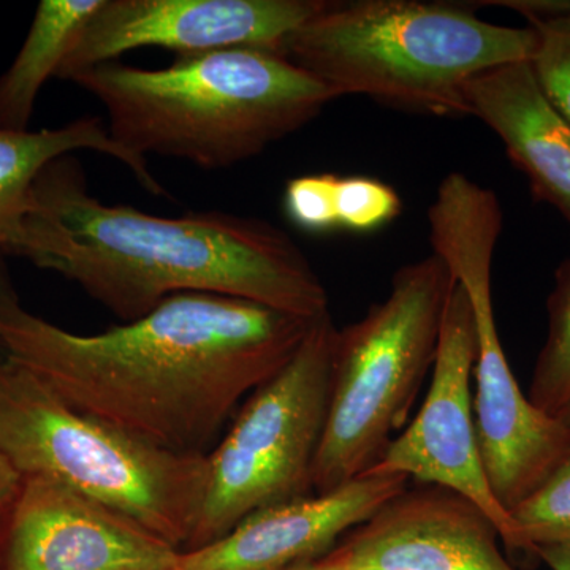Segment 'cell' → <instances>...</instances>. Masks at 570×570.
Instances as JSON below:
<instances>
[{"label": "cell", "mask_w": 570, "mask_h": 570, "mask_svg": "<svg viewBox=\"0 0 570 570\" xmlns=\"http://www.w3.org/2000/svg\"><path fill=\"white\" fill-rule=\"evenodd\" d=\"M67 81L102 104L126 151L205 170L254 159L336 99L283 52L254 48L183 56L164 69L105 62Z\"/></svg>", "instance_id": "3"}, {"label": "cell", "mask_w": 570, "mask_h": 570, "mask_svg": "<svg viewBox=\"0 0 570 570\" xmlns=\"http://www.w3.org/2000/svg\"><path fill=\"white\" fill-rule=\"evenodd\" d=\"M403 212L400 195L389 184L367 176H337V227L352 234L381 230Z\"/></svg>", "instance_id": "20"}, {"label": "cell", "mask_w": 570, "mask_h": 570, "mask_svg": "<svg viewBox=\"0 0 570 570\" xmlns=\"http://www.w3.org/2000/svg\"><path fill=\"white\" fill-rule=\"evenodd\" d=\"M499 540L478 504L422 483L390 498L321 560L333 570H517Z\"/></svg>", "instance_id": "12"}, {"label": "cell", "mask_w": 570, "mask_h": 570, "mask_svg": "<svg viewBox=\"0 0 570 570\" xmlns=\"http://www.w3.org/2000/svg\"><path fill=\"white\" fill-rule=\"evenodd\" d=\"M285 570H333L330 569L328 566L325 564L324 561L318 558L316 561L306 562V564L295 566V568L285 569Z\"/></svg>", "instance_id": "25"}, {"label": "cell", "mask_w": 570, "mask_h": 570, "mask_svg": "<svg viewBox=\"0 0 570 570\" xmlns=\"http://www.w3.org/2000/svg\"><path fill=\"white\" fill-rule=\"evenodd\" d=\"M6 254L66 277L124 324L178 294L234 296L305 318L330 313L324 283L281 228L223 212L163 217L104 204L71 154L33 183Z\"/></svg>", "instance_id": "2"}, {"label": "cell", "mask_w": 570, "mask_h": 570, "mask_svg": "<svg viewBox=\"0 0 570 570\" xmlns=\"http://www.w3.org/2000/svg\"><path fill=\"white\" fill-rule=\"evenodd\" d=\"M77 151L107 154L126 165L138 184L153 195H165L148 160L134 156L112 140L107 124L86 116L41 130L0 129V253H6L28 209L29 195L41 171L56 159Z\"/></svg>", "instance_id": "15"}, {"label": "cell", "mask_w": 570, "mask_h": 570, "mask_svg": "<svg viewBox=\"0 0 570 570\" xmlns=\"http://www.w3.org/2000/svg\"><path fill=\"white\" fill-rule=\"evenodd\" d=\"M557 419L561 420L564 425L570 426V401L564 407H562V411L557 415Z\"/></svg>", "instance_id": "26"}, {"label": "cell", "mask_w": 570, "mask_h": 570, "mask_svg": "<svg viewBox=\"0 0 570 570\" xmlns=\"http://www.w3.org/2000/svg\"><path fill=\"white\" fill-rule=\"evenodd\" d=\"M519 554L538 560L540 547L570 543V455L534 493L509 512Z\"/></svg>", "instance_id": "18"}, {"label": "cell", "mask_w": 570, "mask_h": 570, "mask_svg": "<svg viewBox=\"0 0 570 570\" xmlns=\"http://www.w3.org/2000/svg\"><path fill=\"white\" fill-rule=\"evenodd\" d=\"M433 254L463 285L478 332L474 415L480 455L508 512L530 497L570 455V426L543 414L521 392L499 340L491 266L502 228L497 194L472 183L439 190L428 208Z\"/></svg>", "instance_id": "7"}, {"label": "cell", "mask_w": 570, "mask_h": 570, "mask_svg": "<svg viewBox=\"0 0 570 570\" xmlns=\"http://www.w3.org/2000/svg\"><path fill=\"white\" fill-rule=\"evenodd\" d=\"M337 176L332 174L305 175L288 181L285 187V214L296 227L309 234L337 230Z\"/></svg>", "instance_id": "21"}, {"label": "cell", "mask_w": 570, "mask_h": 570, "mask_svg": "<svg viewBox=\"0 0 570 570\" xmlns=\"http://www.w3.org/2000/svg\"><path fill=\"white\" fill-rule=\"evenodd\" d=\"M538 33L531 69L553 107L570 124V14L530 17Z\"/></svg>", "instance_id": "19"}, {"label": "cell", "mask_w": 570, "mask_h": 570, "mask_svg": "<svg viewBox=\"0 0 570 570\" xmlns=\"http://www.w3.org/2000/svg\"><path fill=\"white\" fill-rule=\"evenodd\" d=\"M0 449L21 478L55 480L118 510L179 551L204 505L208 459L178 455L82 414L0 360Z\"/></svg>", "instance_id": "5"}, {"label": "cell", "mask_w": 570, "mask_h": 570, "mask_svg": "<svg viewBox=\"0 0 570 570\" xmlns=\"http://www.w3.org/2000/svg\"><path fill=\"white\" fill-rule=\"evenodd\" d=\"M337 332L332 314L317 317L292 358L246 397L206 455L204 505L183 551L216 542L258 510L313 497Z\"/></svg>", "instance_id": "8"}, {"label": "cell", "mask_w": 570, "mask_h": 570, "mask_svg": "<svg viewBox=\"0 0 570 570\" xmlns=\"http://www.w3.org/2000/svg\"><path fill=\"white\" fill-rule=\"evenodd\" d=\"M464 97L468 116L501 138L535 200L553 206L570 225V124L547 99L530 61L482 71Z\"/></svg>", "instance_id": "14"}, {"label": "cell", "mask_w": 570, "mask_h": 570, "mask_svg": "<svg viewBox=\"0 0 570 570\" xmlns=\"http://www.w3.org/2000/svg\"><path fill=\"white\" fill-rule=\"evenodd\" d=\"M316 318L213 294H178L137 321L78 335L22 306L0 264V351L69 406L178 453L206 456Z\"/></svg>", "instance_id": "1"}, {"label": "cell", "mask_w": 570, "mask_h": 570, "mask_svg": "<svg viewBox=\"0 0 570 570\" xmlns=\"http://www.w3.org/2000/svg\"><path fill=\"white\" fill-rule=\"evenodd\" d=\"M407 482L370 471L328 493L258 510L216 542L181 551L174 570H285L316 561Z\"/></svg>", "instance_id": "13"}, {"label": "cell", "mask_w": 570, "mask_h": 570, "mask_svg": "<svg viewBox=\"0 0 570 570\" xmlns=\"http://www.w3.org/2000/svg\"><path fill=\"white\" fill-rule=\"evenodd\" d=\"M547 309L549 333L535 360L528 400L557 417L570 401V257L557 269Z\"/></svg>", "instance_id": "17"}, {"label": "cell", "mask_w": 570, "mask_h": 570, "mask_svg": "<svg viewBox=\"0 0 570 570\" xmlns=\"http://www.w3.org/2000/svg\"><path fill=\"white\" fill-rule=\"evenodd\" d=\"M326 0H102L59 71L118 61L124 52L164 48L183 56L254 48L283 52L284 43Z\"/></svg>", "instance_id": "10"}, {"label": "cell", "mask_w": 570, "mask_h": 570, "mask_svg": "<svg viewBox=\"0 0 570 570\" xmlns=\"http://www.w3.org/2000/svg\"><path fill=\"white\" fill-rule=\"evenodd\" d=\"M102 0H41L28 36L0 75V129L29 130L41 88L58 78L81 29Z\"/></svg>", "instance_id": "16"}, {"label": "cell", "mask_w": 570, "mask_h": 570, "mask_svg": "<svg viewBox=\"0 0 570 570\" xmlns=\"http://www.w3.org/2000/svg\"><path fill=\"white\" fill-rule=\"evenodd\" d=\"M538 33L482 20L472 3L326 0L288 36L284 55L335 97L397 110L468 116L464 89L482 71L531 61Z\"/></svg>", "instance_id": "4"}, {"label": "cell", "mask_w": 570, "mask_h": 570, "mask_svg": "<svg viewBox=\"0 0 570 570\" xmlns=\"http://www.w3.org/2000/svg\"><path fill=\"white\" fill-rule=\"evenodd\" d=\"M453 283L444 262L428 255L397 269L387 298L337 332L314 494L373 471L384 459L433 367Z\"/></svg>", "instance_id": "6"}, {"label": "cell", "mask_w": 570, "mask_h": 570, "mask_svg": "<svg viewBox=\"0 0 570 570\" xmlns=\"http://www.w3.org/2000/svg\"><path fill=\"white\" fill-rule=\"evenodd\" d=\"M538 560L546 562L551 570H570V543L540 547Z\"/></svg>", "instance_id": "24"}, {"label": "cell", "mask_w": 570, "mask_h": 570, "mask_svg": "<svg viewBox=\"0 0 570 570\" xmlns=\"http://www.w3.org/2000/svg\"><path fill=\"white\" fill-rule=\"evenodd\" d=\"M475 360L474 314L463 285L455 281L442 317L425 401L373 471L395 472L463 494L490 517L505 549L519 554L512 519L494 497L480 455L471 395Z\"/></svg>", "instance_id": "9"}, {"label": "cell", "mask_w": 570, "mask_h": 570, "mask_svg": "<svg viewBox=\"0 0 570 570\" xmlns=\"http://www.w3.org/2000/svg\"><path fill=\"white\" fill-rule=\"evenodd\" d=\"M22 485V478L9 456L0 449V517L10 509Z\"/></svg>", "instance_id": "23"}, {"label": "cell", "mask_w": 570, "mask_h": 570, "mask_svg": "<svg viewBox=\"0 0 570 570\" xmlns=\"http://www.w3.org/2000/svg\"><path fill=\"white\" fill-rule=\"evenodd\" d=\"M504 7L524 17H558L570 14V0H487L485 6Z\"/></svg>", "instance_id": "22"}, {"label": "cell", "mask_w": 570, "mask_h": 570, "mask_svg": "<svg viewBox=\"0 0 570 570\" xmlns=\"http://www.w3.org/2000/svg\"><path fill=\"white\" fill-rule=\"evenodd\" d=\"M181 551L55 480L24 478L0 517V570H174Z\"/></svg>", "instance_id": "11"}]
</instances>
